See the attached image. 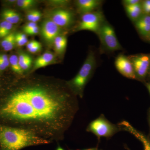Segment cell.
I'll return each mask as SVG.
<instances>
[{
  "label": "cell",
  "instance_id": "484cf974",
  "mask_svg": "<svg viewBox=\"0 0 150 150\" xmlns=\"http://www.w3.org/2000/svg\"><path fill=\"white\" fill-rule=\"evenodd\" d=\"M36 26H37V23H35L32 22H29V23L24 25L23 28V30L24 32H25V31L32 29V28Z\"/></svg>",
  "mask_w": 150,
  "mask_h": 150
},
{
  "label": "cell",
  "instance_id": "ffe728a7",
  "mask_svg": "<svg viewBox=\"0 0 150 150\" xmlns=\"http://www.w3.org/2000/svg\"><path fill=\"white\" fill-rule=\"evenodd\" d=\"M13 25L3 20L0 23V38H4L10 34Z\"/></svg>",
  "mask_w": 150,
  "mask_h": 150
},
{
  "label": "cell",
  "instance_id": "d4e9b609",
  "mask_svg": "<svg viewBox=\"0 0 150 150\" xmlns=\"http://www.w3.org/2000/svg\"><path fill=\"white\" fill-rule=\"evenodd\" d=\"M123 4L125 6L134 5L141 3V1L139 0H124L123 1Z\"/></svg>",
  "mask_w": 150,
  "mask_h": 150
},
{
  "label": "cell",
  "instance_id": "7c38bea8",
  "mask_svg": "<svg viewBox=\"0 0 150 150\" xmlns=\"http://www.w3.org/2000/svg\"><path fill=\"white\" fill-rule=\"evenodd\" d=\"M102 1L99 0H79L76 2L78 11L80 13H89L94 11L101 5Z\"/></svg>",
  "mask_w": 150,
  "mask_h": 150
},
{
  "label": "cell",
  "instance_id": "3957f363",
  "mask_svg": "<svg viewBox=\"0 0 150 150\" xmlns=\"http://www.w3.org/2000/svg\"><path fill=\"white\" fill-rule=\"evenodd\" d=\"M96 65L94 53L90 51L79 72L71 80L67 82L76 96L82 98L85 87L93 75Z\"/></svg>",
  "mask_w": 150,
  "mask_h": 150
},
{
  "label": "cell",
  "instance_id": "277c9868",
  "mask_svg": "<svg viewBox=\"0 0 150 150\" xmlns=\"http://www.w3.org/2000/svg\"><path fill=\"white\" fill-rule=\"evenodd\" d=\"M86 131L95 135L100 141L102 137L111 138L123 130L118 124H113L108 121L103 114H101L89 123Z\"/></svg>",
  "mask_w": 150,
  "mask_h": 150
},
{
  "label": "cell",
  "instance_id": "f546056e",
  "mask_svg": "<svg viewBox=\"0 0 150 150\" xmlns=\"http://www.w3.org/2000/svg\"><path fill=\"white\" fill-rule=\"evenodd\" d=\"M35 11H36L35 10L30 11L28 13L26 17H27V19L28 21H32L33 19L35 16Z\"/></svg>",
  "mask_w": 150,
  "mask_h": 150
},
{
  "label": "cell",
  "instance_id": "f1b7e54d",
  "mask_svg": "<svg viewBox=\"0 0 150 150\" xmlns=\"http://www.w3.org/2000/svg\"><path fill=\"white\" fill-rule=\"evenodd\" d=\"M41 49H42V46H41V44L40 43L37 46H35V47L29 49L28 51L30 53L35 54V53H37V52L40 51L41 50Z\"/></svg>",
  "mask_w": 150,
  "mask_h": 150
},
{
  "label": "cell",
  "instance_id": "5bb4252c",
  "mask_svg": "<svg viewBox=\"0 0 150 150\" xmlns=\"http://www.w3.org/2000/svg\"><path fill=\"white\" fill-rule=\"evenodd\" d=\"M125 8L129 17L135 21L141 16V14L143 12L141 3L134 5L125 6Z\"/></svg>",
  "mask_w": 150,
  "mask_h": 150
},
{
  "label": "cell",
  "instance_id": "4dcf8cb0",
  "mask_svg": "<svg viewBox=\"0 0 150 150\" xmlns=\"http://www.w3.org/2000/svg\"><path fill=\"white\" fill-rule=\"evenodd\" d=\"M41 17V14L40 13V12L39 11H36L35 16H34V18H33V19L32 22L36 23L37 22L40 20Z\"/></svg>",
  "mask_w": 150,
  "mask_h": 150
},
{
  "label": "cell",
  "instance_id": "4fadbf2b",
  "mask_svg": "<svg viewBox=\"0 0 150 150\" xmlns=\"http://www.w3.org/2000/svg\"><path fill=\"white\" fill-rule=\"evenodd\" d=\"M54 59L55 56L52 53L46 52L35 60L33 71L48 66L54 62Z\"/></svg>",
  "mask_w": 150,
  "mask_h": 150
},
{
  "label": "cell",
  "instance_id": "836d02e7",
  "mask_svg": "<svg viewBox=\"0 0 150 150\" xmlns=\"http://www.w3.org/2000/svg\"><path fill=\"white\" fill-rule=\"evenodd\" d=\"M99 150L98 149L97 147L96 148H89V149H84L82 150Z\"/></svg>",
  "mask_w": 150,
  "mask_h": 150
},
{
  "label": "cell",
  "instance_id": "f35d334b",
  "mask_svg": "<svg viewBox=\"0 0 150 150\" xmlns=\"http://www.w3.org/2000/svg\"><path fill=\"white\" fill-rule=\"evenodd\" d=\"M149 122H150V120H149Z\"/></svg>",
  "mask_w": 150,
  "mask_h": 150
},
{
  "label": "cell",
  "instance_id": "ac0fdd59",
  "mask_svg": "<svg viewBox=\"0 0 150 150\" xmlns=\"http://www.w3.org/2000/svg\"><path fill=\"white\" fill-rule=\"evenodd\" d=\"M20 66L23 71L28 70L32 65V58L28 54L24 53L19 54L18 56Z\"/></svg>",
  "mask_w": 150,
  "mask_h": 150
},
{
  "label": "cell",
  "instance_id": "ba28073f",
  "mask_svg": "<svg viewBox=\"0 0 150 150\" xmlns=\"http://www.w3.org/2000/svg\"><path fill=\"white\" fill-rule=\"evenodd\" d=\"M115 64L118 72L124 76L132 79H137L134 67L129 57L120 54L115 59Z\"/></svg>",
  "mask_w": 150,
  "mask_h": 150
},
{
  "label": "cell",
  "instance_id": "7a4b0ae2",
  "mask_svg": "<svg viewBox=\"0 0 150 150\" xmlns=\"http://www.w3.org/2000/svg\"><path fill=\"white\" fill-rule=\"evenodd\" d=\"M51 142L28 130L0 125V150H21Z\"/></svg>",
  "mask_w": 150,
  "mask_h": 150
},
{
  "label": "cell",
  "instance_id": "e575fe53",
  "mask_svg": "<svg viewBox=\"0 0 150 150\" xmlns=\"http://www.w3.org/2000/svg\"><path fill=\"white\" fill-rule=\"evenodd\" d=\"M146 86L147 87L148 90H149V92L150 94V83H147L146 84Z\"/></svg>",
  "mask_w": 150,
  "mask_h": 150
},
{
  "label": "cell",
  "instance_id": "2e32d148",
  "mask_svg": "<svg viewBox=\"0 0 150 150\" xmlns=\"http://www.w3.org/2000/svg\"><path fill=\"white\" fill-rule=\"evenodd\" d=\"M15 34L11 33L7 36L3 38L1 43V46L4 51H10L12 50L15 46Z\"/></svg>",
  "mask_w": 150,
  "mask_h": 150
},
{
  "label": "cell",
  "instance_id": "44dd1931",
  "mask_svg": "<svg viewBox=\"0 0 150 150\" xmlns=\"http://www.w3.org/2000/svg\"><path fill=\"white\" fill-rule=\"evenodd\" d=\"M18 7L23 10L29 9L34 6L36 1L33 0H18L16 1Z\"/></svg>",
  "mask_w": 150,
  "mask_h": 150
},
{
  "label": "cell",
  "instance_id": "52a82bcc",
  "mask_svg": "<svg viewBox=\"0 0 150 150\" xmlns=\"http://www.w3.org/2000/svg\"><path fill=\"white\" fill-rule=\"evenodd\" d=\"M40 32L43 39L48 44L51 45L54 44L56 37L61 35L62 29L51 19L48 18L43 21Z\"/></svg>",
  "mask_w": 150,
  "mask_h": 150
},
{
  "label": "cell",
  "instance_id": "30bf717a",
  "mask_svg": "<svg viewBox=\"0 0 150 150\" xmlns=\"http://www.w3.org/2000/svg\"><path fill=\"white\" fill-rule=\"evenodd\" d=\"M50 18L59 27H67L71 24L74 15L70 11L58 9L51 12Z\"/></svg>",
  "mask_w": 150,
  "mask_h": 150
},
{
  "label": "cell",
  "instance_id": "8d00e7d4",
  "mask_svg": "<svg viewBox=\"0 0 150 150\" xmlns=\"http://www.w3.org/2000/svg\"><path fill=\"white\" fill-rule=\"evenodd\" d=\"M124 148L127 150H131L126 145H124Z\"/></svg>",
  "mask_w": 150,
  "mask_h": 150
},
{
  "label": "cell",
  "instance_id": "74e56055",
  "mask_svg": "<svg viewBox=\"0 0 150 150\" xmlns=\"http://www.w3.org/2000/svg\"><path fill=\"white\" fill-rule=\"evenodd\" d=\"M148 37H149V40H150V33L149 35H148Z\"/></svg>",
  "mask_w": 150,
  "mask_h": 150
},
{
  "label": "cell",
  "instance_id": "9a60e30c",
  "mask_svg": "<svg viewBox=\"0 0 150 150\" xmlns=\"http://www.w3.org/2000/svg\"><path fill=\"white\" fill-rule=\"evenodd\" d=\"M1 16L4 21L13 25L18 23L21 19L20 15L13 10H5L3 11Z\"/></svg>",
  "mask_w": 150,
  "mask_h": 150
},
{
  "label": "cell",
  "instance_id": "83f0119b",
  "mask_svg": "<svg viewBox=\"0 0 150 150\" xmlns=\"http://www.w3.org/2000/svg\"><path fill=\"white\" fill-rule=\"evenodd\" d=\"M40 43L38 41L35 40H32L29 42H28L27 44H26V47H27L28 50H29V49H31L33 47H35V46H37Z\"/></svg>",
  "mask_w": 150,
  "mask_h": 150
},
{
  "label": "cell",
  "instance_id": "cb8c5ba5",
  "mask_svg": "<svg viewBox=\"0 0 150 150\" xmlns=\"http://www.w3.org/2000/svg\"><path fill=\"white\" fill-rule=\"evenodd\" d=\"M0 61H1L7 67H8L10 65L9 59L6 54H0Z\"/></svg>",
  "mask_w": 150,
  "mask_h": 150
},
{
  "label": "cell",
  "instance_id": "8fae6325",
  "mask_svg": "<svg viewBox=\"0 0 150 150\" xmlns=\"http://www.w3.org/2000/svg\"><path fill=\"white\" fill-rule=\"evenodd\" d=\"M118 124L121 126L123 131L129 132L139 140L143 144L144 150H150V139L147 137L140 131H137L128 121H123Z\"/></svg>",
  "mask_w": 150,
  "mask_h": 150
},
{
  "label": "cell",
  "instance_id": "603a6c76",
  "mask_svg": "<svg viewBox=\"0 0 150 150\" xmlns=\"http://www.w3.org/2000/svg\"><path fill=\"white\" fill-rule=\"evenodd\" d=\"M135 24L146 25H150V15L146 14L141 16L137 21Z\"/></svg>",
  "mask_w": 150,
  "mask_h": 150
},
{
  "label": "cell",
  "instance_id": "8992f818",
  "mask_svg": "<svg viewBox=\"0 0 150 150\" xmlns=\"http://www.w3.org/2000/svg\"><path fill=\"white\" fill-rule=\"evenodd\" d=\"M103 22V14L100 11L84 14L78 25L76 30H89L97 34Z\"/></svg>",
  "mask_w": 150,
  "mask_h": 150
},
{
  "label": "cell",
  "instance_id": "d590c367",
  "mask_svg": "<svg viewBox=\"0 0 150 150\" xmlns=\"http://www.w3.org/2000/svg\"><path fill=\"white\" fill-rule=\"evenodd\" d=\"M56 150H64L62 147H61L60 146H59L58 148H57Z\"/></svg>",
  "mask_w": 150,
  "mask_h": 150
},
{
  "label": "cell",
  "instance_id": "e0dca14e",
  "mask_svg": "<svg viewBox=\"0 0 150 150\" xmlns=\"http://www.w3.org/2000/svg\"><path fill=\"white\" fill-rule=\"evenodd\" d=\"M67 38L65 35H60L56 37L54 43L56 53L59 54H63L67 48Z\"/></svg>",
  "mask_w": 150,
  "mask_h": 150
},
{
  "label": "cell",
  "instance_id": "d6a6232c",
  "mask_svg": "<svg viewBox=\"0 0 150 150\" xmlns=\"http://www.w3.org/2000/svg\"><path fill=\"white\" fill-rule=\"evenodd\" d=\"M142 6L150 7V0L144 1L142 4Z\"/></svg>",
  "mask_w": 150,
  "mask_h": 150
},
{
  "label": "cell",
  "instance_id": "4316f807",
  "mask_svg": "<svg viewBox=\"0 0 150 150\" xmlns=\"http://www.w3.org/2000/svg\"><path fill=\"white\" fill-rule=\"evenodd\" d=\"M39 32V28L38 26H35L32 29L25 31V33L30 35H35L37 34Z\"/></svg>",
  "mask_w": 150,
  "mask_h": 150
},
{
  "label": "cell",
  "instance_id": "6da1fadb",
  "mask_svg": "<svg viewBox=\"0 0 150 150\" xmlns=\"http://www.w3.org/2000/svg\"><path fill=\"white\" fill-rule=\"evenodd\" d=\"M79 108L77 96L67 83L28 79L0 97V125L28 130L51 142L61 141Z\"/></svg>",
  "mask_w": 150,
  "mask_h": 150
},
{
  "label": "cell",
  "instance_id": "5b68a950",
  "mask_svg": "<svg viewBox=\"0 0 150 150\" xmlns=\"http://www.w3.org/2000/svg\"><path fill=\"white\" fill-rule=\"evenodd\" d=\"M98 35L99 36L102 46L109 51H118L122 49L113 28L107 22L103 23Z\"/></svg>",
  "mask_w": 150,
  "mask_h": 150
},
{
  "label": "cell",
  "instance_id": "9c48e42d",
  "mask_svg": "<svg viewBox=\"0 0 150 150\" xmlns=\"http://www.w3.org/2000/svg\"><path fill=\"white\" fill-rule=\"evenodd\" d=\"M133 64L136 76H146L150 65V57L147 55H140L129 57Z\"/></svg>",
  "mask_w": 150,
  "mask_h": 150
},
{
  "label": "cell",
  "instance_id": "d6986e66",
  "mask_svg": "<svg viewBox=\"0 0 150 150\" xmlns=\"http://www.w3.org/2000/svg\"><path fill=\"white\" fill-rule=\"evenodd\" d=\"M9 59L10 65L11 66L12 70L14 72L18 74H22L23 71L20 66L18 56L16 55H12Z\"/></svg>",
  "mask_w": 150,
  "mask_h": 150
},
{
  "label": "cell",
  "instance_id": "1f68e13d",
  "mask_svg": "<svg viewBox=\"0 0 150 150\" xmlns=\"http://www.w3.org/2000/svg\"><path fill=\"white\" fill-rule=\"evenodd\" d=\"M7 68L1 61H0V71H4Z\"/></svg>",
  "mask_w": 150,
  "mask_h": 150
},
{
  "label": "cell",
  "instance_id": "7402d4cb",
  "mask_svg": "<svg viewBox=\"0 0 150 150\" xmlns=\"http://www.w3.org/2000/svg\"><path fill=\"white\" fill-rule=\"evenodd\" d=\"M15 41L17 45L19 46H24L28 42L26 35L21 33L15 34Z\"/></svg>",
  "mask_w": 150,
  "mask_h": 150
}]
</instances>
